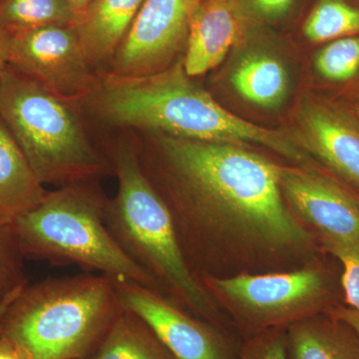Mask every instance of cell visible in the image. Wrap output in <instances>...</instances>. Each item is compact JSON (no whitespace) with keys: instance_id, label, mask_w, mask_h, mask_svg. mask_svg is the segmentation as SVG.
Returning a JSON list of instances; mask_svg holds the SVG:
<instances>
[{"instance_id":"2e32d148","label":"cell","mask_w":359,"mask_h":359,"mask_svg":"<svg viewBox=\"0 0 359 359\" xmlns=\"http://www.w3.org/2000/svg\"><path fill=\"white\" fill-rule=\"evenodd\" d=\"M290 359H359V335L334 316L320 314L285 328Z\"/></svg>"},{"instance_id":"7402d4cb","label":"cell","mask_w":359,"mask_h":359,"mask_svg":"<svg viewBox=\"0 0 359 359\" xmlns=\"http://www.w3.org/2000/svg\"><path fill=\"white\" fill-rule=\"evenodd\" d=\"M316 69L332 81H346L359 71V37L335 39L318 52Z\"/></svg>"},{"instance_id":"7a4b0ae2","label":"cell","mask_w":359,"mask_h":359,"mask_svg":"<svg viewBox=\"0 0 359 359\" xmlns=\"http://www.w3.org/2000/svg\"><path fill=\"white\" fill-rule=\"evenodd\" d=\"M190 78L183 60L146 76L102 71L98 86L78 104L92 129L100 133L131 131L233 145L254 143L306 162V153L289 137L231 114Z\"/></svg>"},{"instance_id":"f1b7e54d","label":"cell","mask_w":359,"mask_h":359,"mask_svg":"<svg viewBox=\"0 0 359 359\" xmlns=\"http://www.w3.org/2000/svg\"><path fill=\"white\" fill-rule=\"evenodd\" d=\"M67 1L69 2L70 6L74 9L77 15L79 16L93 0H67Z\"/></svg>"},{"instance_id":"7c38bea8","label":"cell","mask_w":359,"mask_h":359,"mask_svg":"<svg viewBox=\"0 0 359 359\" xmlns=\"http://www.w3.org/2000/svg\"><path fill=\"white\" fill-rule=\"evenodd\" d=\"M240 34L233 0H200L190 14L184 70L197 77L218 66Z\"/></svg>"},{"instance_id":"30bf717a","label":"cell","mask_w":359,"mask_h":359,"mask_svg":"<svg viewBox=\"0 0 359 359\" xmlns=\"http://www.w3.org/2000/svg\"><path fill=\"white\" fill-rule=\"evenodd\" d=\"M187 0H144L105 72L138 77L167 69L188 39Z\"/></svg>"},{"instance_id":"ba28073f","label":"cell","mask_w":359,"mask_h":359,"mask_svg":"<svg viewBox=\"0 0 359 359\" xmlns=\"http://www.w3.org/2000/svg\"><path fill=\"white\" fill-rule=\"evenodd\" d=\"M8 66L61 98L79 102L98 86L75 25H46L11 32Z\"/></svg>"},{"instance_id":"3957f363","label":"cell","mask_w":359,"mask_h":359,"mask_svg":"<svg viewBox=\"0 0 359 359\" xmlns=\"http://www.w3.org/2000/svg\"><path fill=\"white\" fill-rule=\"evenodd\" d=\"M117 179L105 223L118 245L160 285L163 294L189 313L218 325L209 290L193 273L182 250L166 203L142 169L130 131L97 135Z\"/></svg>"},{"instance_id":"5bb4252c","label":"cell","mask_w":359,"mask_h":359,"mask_svg":"<svg viewBox=\"0 0 359 359\" xmlns=\"http://www.w3.org/2000/svg\"><path fill=\"white\" fill-rule=\"evenodd\" d=\"M311 151L335 173L359 188V131L344 116L313 106L304 115Z\"/></svg>"},{"instance_id":"d4e9b609","label":"cell","mask_w":359,"mask_h":359,"mask_svg":"<svg viewBox=\"0 0 359 359\" xmlns=\"http://www.w3.org/2000/svg\"><path fill=\"white\" fill-rule=\"evenodd\" d=\"M0 359H32L18 342L0 332Z\"/></svg>"},{"instance_id":"cb8c5ba5","label":"cell","mask_w":359,"mask_h":359,"mask_svg":"<svg viewBox=\"0 0 359 359\" xmlns=\"http://www.w3.org/2000/svg\"><path fill=\"white\" fill-rule=\"evenodd\" d=\"M238 359H290L285 328H271L252 334L241 346Z\"/></svg>"},{"instance_id":"6da1fadb","label":"cell","mask_w":359,"mask_h":359,"mask_svg":"<svg viewBox=\"0 0 359 359\" xmlns=\"http://www.w3.org/2000/svg\"><path fill=\"white\" fill-rule=\"evenodd\" d=\"M133 134L198 278L214 273L223 250L257 268H289L311 256L313 233L285 205L280 166L233 144Z\"/></svg>"},{"instance_id":"4dcf8cb0","label":"cell","mask_w":359,"mask_h":359,"mask_svg":"<svg viewBox=\"0 0 359 359\" xmlns=\"http://www.w3.org/2000/svg\"><path fill=\"white\" fill-rule=\"evenodd\" d=\"M200 0H187V4H188L189 7V11L192 13V11L194 8H195V6H197L198 2H199Z\"/></svg>"},{"instance_id":"5b68a950","label":"cell","mask_w":359,"mask_h":359,"mask_svg":"<svg viewBox=\"0 0 359 359\" xmlns=\"http://www.w3.org/2000/svg\"><path fill=\"white\" fill-rule=\"evenodd\" d=\"M123 311L110 276L48 278L21 290L0 318V332L32 359H81Z\"/></svg>"},{"instance_id":"9c48e42d","label":"cell","mask_w":359,"mask_h":359,"mask_svg":"<svg viewBox=\"0 0 359 359\" xmlns=\"http://www.w3.org/2000/svg\"><path fill=\"white\" fill-rule=\"evenodd\" d=\"M122 306L154 330L175 359H238L241 346L222 328L140 283L113 278Z\"/></svg>"},{"instance_id":"f546056e","label":"cell","mask_w":359,"mask_h":359,"mask_svg":"<svg viewBox=\"0 0 359 359\" xmlns=\"http://www.w3.org/2000/svg\"><path fill=\"white\" fill-rule=\"evenodd\" d=\"M18 294L13 295V297H11V299H7L6 302H4V304L0 306V318H2V316H4V313H6V311L7 308H8L9 304H11V302H13V299H15L16 297H18Z\"/></svg>"},{"instance_id":"ac0fdd59","label":"cell","mask_w":359,"mask_h":359,"mask_svg":"<svg viewBox=\"0 0 359 359\" xmlns=\"http://www.w3.org/2000/svg\"><path fill=\"white\" fill-rule=\"evenodd\" d=\"M231 83L243 98L262 107L278 105L287 88L283 65L262 54L244 59L233 73Z\"/></svg>"},{"instance_id":"484cf974","label":"cell","mask_w":359,"mask_h":359,"mask_svg":"<svg viewBox=\"0 0 359 359\" xmlns=\"http://www.w3.org/2000/svg\"><path fill=\"white\" fill-rule=\"evenodd\" d=\"M292 0H255L262 13L266 16H280L290 8Z\"/></svg>"},{"instance_id":"4316f807","label":"cell","mask_w":359,"mask_h":359,"mask_svg":"<svg viewBox=\"0 0 359 359\" xmlns=\"http://www.w3.org/2000/svg\"><path fill=\"white\" fill-rule=\"evenodd\" d=\"M330 316L346 323L359 335V311L349 308H339L332 311Z\"/></svg>"},{"instance_id":"9a60e30c","label":"cell","mask_w":359,"mask_h":359,"mask_svg":"<svg viewBox=\"0 0 359 359\" xmlns=\"http://www.w3.org/2000/svg\"><path fill=\"white\" fill-rule=\"evenodd\" d=\"M48 191L0 120V217L16 221L41 204Z\"/></svg>"},{"instance_id":"277c9868","label":"cell","mask_w":359,"mask_h":359,"mask_svg":"<svg viewBox=\"0 0 359 359\" xmlns=\"http://www.w3.org/2000/svg\"><path fill=\"white\" fill-rule=\"evenodd\" d=\"M0 120L45 186L60 188L114 177L79 104L8 65L0 77Z\"/></svg>"},{"instance_id":"8fae6325","label":"cell","mask_w":359,"mask_h":359,"mask_svg":"<svg viewBox=\"0 0 359 359\" xmlns=\"http://www.w3.org/2000/svg\"><path fill=\"white\" fill-rule=\"evenodd\" d=\"M280 186L295 217L320 238L359 243V202L334 182L316 172L280 167Z\"/></svg>"},{"instance_id":"603a6c76","label":"cell","mask_w":359,"mask_h":359,"mask_svg":"<svg viewBox=\"0 0 359 359\" xmlns=\"http://www.w3.org/2000/svg\"><path fill=\"white\" fill-rule=\"evenodd\" d=\"M323 247L344 266L341 283L349 309L359 311V243L320 238Z\"/></svg>"},{"instance_id":"e0dca14e","label":"cell","mask_w":359,"mask_h":359,"mask_svg":"<svg viewBox=\"0 0 359 359\" xmlns=\"http://www.w3.org/2000/svg\"><path fill=\"white\" fill-rule=\"evenodd\" d=\"M81 359H175L153 328L125 309L95 348Z\"/></svg>"},{"instance_id":"44dd1931","label":"cell","mask_w":359,"mask_h":359,"mask_svg":"<svg viewBox=\"0 0 359 359\" xmlns=\"http://www.w3.org/2000/svg\"><path fill=\"white\" fill-rule=\"evenodd\" d=\"M25 259L16 222L0 217V306L29 283Z\"/></svg>"},{"instance_id":"52a82bcc","label":"cell","mask_w":359,"mask_h":359,"mask_svg":"<svg viewBox=\"0 0 359 359\" xmlns=\"http://www.w3.org/2000/svg\"><path fill=\"white\" fill-rule=\"evenodd\" d=\"M200 280L212 299L252 334L287 328L316 316L327 299V278L313 266L266 273L204 275Z\"/></svg>"},{"instance_id":"d6986e66","label":"cell","mask_w":359,"mask_h":359,"mask_svg":"<svg viewBox=\"0 0 359 359\" xmlns=\"http://www.w3.org/2000/svg\"><path fill=\"white\" fill-rule=\"evenodd\" d=\"M77 18L67 0H0V28L8 32L46 25H75Z\"/></svg>"},{"instance_id":"8992f818","label":"cell","mask_w":359,"mask_h":359,"mask_svg":"<svg viewBox=\"0 0 359 359\" xmlns=\"http://www.w3.org/2000/svg\"><path fill=\"white\" fill-rule=\"evenodd\" d=\"M99 183L85 182L48 191L39 207L16 219L26 259L99 271L164 295L154 278L135 264L111 235L105 223L109 198Z\"/></svg>"},{"instance_id":"83f0119b","label":"cell","mask_w":359,"mask_h":359,"mask_svg":"<svg viewBox=\"0 0 359 359\" xmlns=\"http://www.w3.org/2000/svg\"><path fill=\"white\" fill-rule=\"evenodd\" d=\"M9 42H11V32L0 28V77L8 65Z\"/></svg>"},{"instance_id":"4fadbf2b","label":"cell","mask_w":359,"mask_h":359,"mask_svg":"<svg viewBox=\"0 0 359 359\" xmlns=\"http://www.w3.org/2000/svg\"><path fill=\"white\" fill-rule=\"evenodd\" d=\"M144 0H93L78 16L75 28L90 63L105 71Z\"/></svg>"},{"instance_id":"ffe728a7","label":"cell","mask_w":359,"mask_h":359,"mask_svg":"<svg viewBox=\"0 0 359 359\" xmlns=\"http://www.w3.org/2000/svg\"><path fill=\"white\" fill-rule=\"evenodd\" d=\"M306 39L325 42L359 32V9L346 0H320L304 27Z\"/></svg>"}]
</instances>
